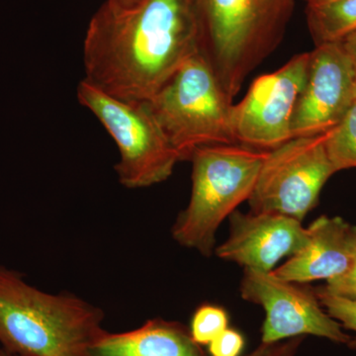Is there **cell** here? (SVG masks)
Returning <instances> with one entry per match:
<instances>
[{"label":"cell","mask_w":356,"mask_h":356,"mask_svg":"<svg viewBox=\"0 0 356 356\" xmlns=\"http://www.w3.org/2000/svg\"><path fill=\"white\" fill-rule=\"evenodd\" d=\"M199 51L232 100L245 79L276 49L295 0H194Z\"/></svg>","instance_id":"cell-3"},{"label":"cell","mask_w":356,"mask_h":356,"mask_svg":"<svg viewBox=\"0 0 356 356\" xmlns=\"http://www.w3.org/2000/svg\"><path fill=\"white\" fill-rule=\"evenodd\" d=\"M355 102V70L341 42L316 46L309 51L305 83L293 111L292 139L330 132Z\"/></svg>","instance_id":"cell-10"},{"label":"cell","mask_w":356,"mask_h":356,"mask_svg":"<svg viewBox=\"0 0 356 356\" xmlns=\"http://www.w3.org/2000/svg\"><path fill=\"white\" fill-rule=\"evenodd\" d=\"M309 53L293 57L280 69L257 77L232 110L238 145L269 151L292 139L293 111L308 70Z\"/></svg>","instance_id":"cell-9"},{"label":"cell","mask_w":356,"mask_h":356,"mask_svg":"<svg viewBox=\"0 0 356 356\" xmlns=\"http://www.w3.org/2000/svg\"><path fill=\"white\" fill-rule=\"evenodd\" d=\"M327 133L293 138L267 152L248 200L252 212L303 221L317 205L324 185L337 173L325 147Z\"/></svg>","instance_id":"cell-7"},{"label":"cell","mask_w":356,"mask_h":356,"mask_svg":"<svg viewBox=\"0 0 356 356\" xmlns=\"http://www.w3.org/2000/svg\"><path fill=\"white\" fill-rule=\"evenodd\" d=\"M325 291L339 296L356 298V261L348 273L325 282Z\"/></svg>","instance_id":"cell-20"},{"label":"cell","mask_w":356,"mask_h":356,"mask_svg":"<svg viewBox=\"0 0 356 356\" xmlns=\"http://www.w3.org/2000/svg\"><path fill=\"white\" fill-rule=\"evenodd\" d=\"M341 44L351 58L356 74V32L343 39Z\"/></svg>","instance_id":"cell-21"},{"label":"cell","mask_w":356,"mask_h":356,"mask_svg":"<svg viewBox=\"0 0 356 356\" xmlns=\"http://www.w3.org/2000/svg\"><path fill=\"white\" fill-rule=\"evenodd\" d=\"M308 229V241L301 250L274 269L282 280L307 283L334 280L356 261V226L341 217L321 216Z\"/></svg>","instance_id":"cell-12"},{"label":"cell","mask_w":356,"mask_h":356,"mask_svg":"<svg viewBox=\"0 0 356 356\" xmlns=\"http://www.w3.org/2000/svg\"><path fill=\"white\" fill-rule=\"evenodd\" d=\"M77 99L114 140L120 159L115 165L119 182L129 189L165 181L181 161L146 102H126L81 79Z\"/></svg>","instance_id":"cell-6"},{"label":"cell","mask_w":356,"mask_h":356,"mask_svg":"<svg viewBox=\"0 0 356 356\" xmlns=\"http://www.w3.org/2000/svg\"><path fill=\"white\" fill-rule=\"evenodd\" d=\"M304 1L306 2L307 6H317L327 3V2L334 1V0H304Z\"/></svg>","instance_id":"cell-23"},{"label":"cell","mask_w":356,"mask_h":356,"mask_svg":"<svg viewBox=\"0 0 356 356\" xmlns=\"http://www.w3.org/2000/svg\"><path fill=\"white\" fill-rule=\"evenodd\" d=\"M240 290L245 301L266 311L261 343H277L308 334L336 343L348 344L353 339L321 305L315 289L302 283L282 280L273 271L243 269Z\"/></svg>","instance_id":"cell-8"},{"label":"cell","mask_w":356,"mask_h":356,"mask_svg":"<svg viewBox=\"0 0 356 356\" xmlns=\"http://www.w3.org/2000/svg\"><path fill=\"white\" fill-rule=\"evenodd\" d=\"M0 356H17V355H13V353H8V351L3 350V348H2L1 346H0Z\"/></svg>","instance_id":"cell-24"},{"label":"cell","mask_w":356,"mask_h":356,"mask_svg":"<svg viewBox=\"0 0 356 356\" xmlns=\"http://www.w3.org/2000/svg\"><path fill=\"white\" fill-rule=\"evenodd\" d=\"M325 147L337 172L356 168V102L343 120L327 133Z\"/></svg>","instance_id":"cell-15"},{"label":"cell","mask_w":356,"mask_h":356,"mask_svg":"<svg viewBox=\"0 0 356 356\" xmlns=\"http://www.w3.org/2000/svg\"><path fill=\"white\" fill-rule=\"evenodd\" d=\"M107 1L119 7H130L135 6V4H137L140 0H107Z\"/></svg>","instance_id":"cell-22"},{"label":"cell","mask_w":356,"mask_h":356,"mask_svg":"<svg viewBox=\"0 0 356 356\" xmlns=\"http://www.w3.org/2000/svg\"><path fill=\"white\" fill-rule=\"evenodd\" d=\"M229 234L215 254L243 269L270 273L276 264L297 254L308 241V229L294 218L273 213L234 211Z\"/></svg>","instance_id":"cell-11"},{"label":"cell","mask_w":356,"mask_h":356,"mask_svg":"<svg viewBox=\"0 0 356 356\" xmlns=\"http://www.w3.org/2000/svg\"><path fill=\"white\" fill-rule=\"evenodd\" d=\"M315 291L325 312L337 321L343 329L356 334V298L332 294L325 291L322 286L316 288ZM348 346L351 350H356V336L353 337Z\"/></svg>","instance_id":"cell-17"},{"label":"cell","mask_w":356,"mask_h":356,"mask_svg":"<svg viewBox=\"0 0 356 356\" xmlns=\"http://www.w3.org/2000/svg\"><path fill=\"white\" fill-rule=\"evenodd\" d=\"M102 309L70 293L51 294L0 266V346L17 356H88L104 332Z\"/></svg>","instance_id":"cell-2"},{"label":"cell","mask_w":356,"mask_h":356,"mask_svg":"<svg viewBox=\"0 0 356 356\" xmlns=\"http://www.w3.org/2000/svg\"><path fill=\"white\" fill-rule=\"evenodd\" d=\"M194 0L105 1L83 42L84 81L126 102H145L199 51Z\"/></svg>","instance_id":"cell-1"},{"label":"cell","mask_w":356,"mask_h":356,"mask_svg":"<svg viewBox=\"0 0 356 356\" xmlns=\"http://www.w3.org/2000/svg\"><path fill=\"white\" fill-rule=\"evenodd\" d=\"M305 337H292L277 343H261L247 356H295Z\"/></svg>","instance_id":"cell-19"},{"label":"cell","mask_w":356,"mask_h":356,"mask_svg":"<svg viewBox=\"0 0 356 356\" xmlns=\"http://www.w3.org/2000/svg\"><path fill=\"white\" fill-rule=\"evenodd\" d=\"M307 24L316 46L339 43L356 32V0L307 6Z\"/></svg>","instance_id":"cell-14"},{"label":"cell","mask_w":356,"mask_h":356,"mask_svg":"<svg viewBox=\"0 0 356 356\" xmlns=\"http://www.w3.org/2000/svg\"><path fill=\"white\" fill-rule=\"evenodd\" d=\"M267 152L238 144L195 149L189 159L191 200L173 226V238L205 257L214 254L220 225L250 198Z\"/></svg>","instance_id":"cell-4"},{"label":"cell","mask_w":356,"mask_h":356,"mask_svg":"<svg viewBox=\"0 0 356 356\" xmlns=\"http://www.w3.org/2000/svg\"><path fill=\"white\" fill-rule=\"evenodd\" d=\"M181 161L199 147L236 145L232 128L233 100L200 51L145 102Z\"/></svg>","instance_id":"cell-5"},{"label":"cell","mask_w":356,"mask_h":356,"mask_svg":"<svg viewBox=\"0 0 356 356\" xmlns=\"http://www.w3.org/2000/svg\"><path fill=\"white\" fill-rule=\"evenodd\" d=\"M228 313L222 307L204 304L192 317L191 334L199 346L209 344L221 332L228 329Z\"/></svg>","instance_id":"cell-16"},{"label":"cell","mask_w":356,"mask_h":356,"mask_svg":"<svg viewBox=\"0 0 356 356\" xmlns=\"http://www.w3.org/2000/svg\"><path fill=\"white\" fill-rule=\"evenodd\" d=\"M88 356H205L184 325L163 318L147 321L134 331H104L91 343Z\"/></svg>","instance_id":"cell-13"},{"label":"cell","mask_w":356,"mask_h":356,"mask_svg":"<svg viewBox=\"0 0 356 356\" xmlns=\"http://www.w3.org/2000/svg\"><path fill=\"white\" fill-rule=\"evenodd\" d=\"M208 346L212 356H240L245 346V339L240 332L228 327Z\"/></svg>","instance_id":"cell-18"}]
</instances>
